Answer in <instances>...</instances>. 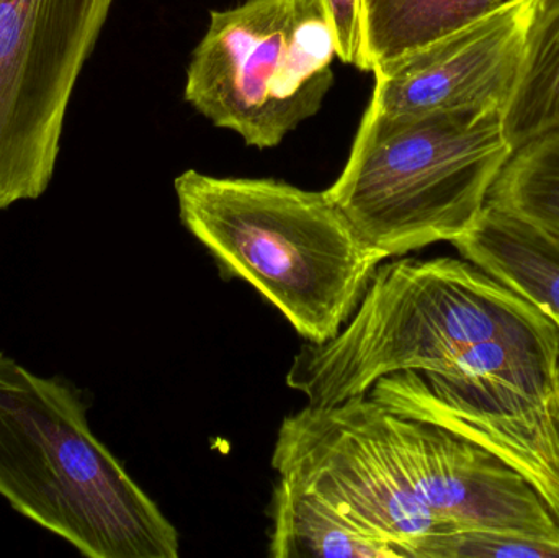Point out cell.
Returning a JSON list of instances; mask_svg holds the SVG:
<instances>
[{"label": "cell", "mask_w": 559, "mask_h": 558, "mask_svg": "<svg viewBox=\"0 0 559 558\" xmlns=\"http://www.w3.org/2000/svg\"><path fill=\"white\" fill-rule=\"evenodd\" d=\"M324 20L342 62L371 72L365 35V0H308Z\"/></svg>", "instance_id": "2e32d148"}, {"label": "cell", "mask_w": 559, "mask_h": 558, "mask_svg": "<svg viewBox=\"0 0 559 558\" xmlns=\"http://www.w3.org/2000/svg\"><path fill=\"white\" fill-rule=\"evenodd\" d=\"M555 389H557V395H558V400H559V370H558V376H557V382H555Z\"/></svg>", "instance_id": "e0dca14e"}, {"label": "cell", "mask_w": 559, "mask_h": 558, "mask_svg": "<svg viewBox=\"0 0 559 558\" xmlns=\"http://www.w3.org/2000/svg\"><path fill=\"white\" fill-rule=\"evenodd\" d=\"M334 412L364 436L404 487L449 531L518 534L559 546V521L521 474L442 426L391 412L368 395Z\"/></svg>", "instance_id": "52a82bcc"}, {"label": "cell", "mask_w": 559, "mask_h": 558, "mask_svg": "<svg viewBox=\"0 0 559 558\" xmlns=\"http://www.w3.org/2000/svg\"><path fill=\"white\" fill-rule=\"evenodd\" d=\"M334 58L308 0H246L210 15L183 97L216 127L269 150L318 114L334 84Z\"/></svg>", "instance_id": "5b68a950"}, {"label": "cell", "mask_w": 559, "mask_h": 558, "mask_svg": "<svg viewBox=\"0 0 559 558\" xmlns=\"http://www.w3.org/2000/svg\"><path fill=\"white\" fill-rule=\"evenodd\" d=\"M502 110L365 111L325 192L381 261L465 235L511 157Z\"/></svg>", "instance_id": "277c9868"}, {"label": "cell", "mask_w": 559, "mask_h": 558, "mask_svg": "<svg viewBox=\"0 0 559 558\" xmlns=\"http://www.w3.org/2000/svg\"><path fill=\"white\" fill-rule=\"evenodd\" d=\"M522 0H365L371 72Z\"/></svg>", "instance_id": "4fadbf2b"}, {"label": "cell", "mask_w": 559, "mask_h": 558, "mask_svg": "<svg viewBox=\"0 0 559 558\" xmlns=\"http://www.w3.org/2000/svg\"><path fill=\"white\" fill-rule=\"evenodd\" d=\"M174 189L183 226L308 343L337 336L383 262L325 190L193 169Z\"/></svg>", "instance_id": "3957f363"}, {"label": "cell", "mask_w": 559, "mask_h": 558, "mask_svg": "<svg viewBox=\"0 0 559 558\" xmlns=\"http://www.w3.org/2000/svg\"><path fill=\"white\" fill-rule=\"evenodd\" d=\"M81 392L0 353V497L91 558H177L179 534L95 438Z\"/></svg>", "instance_id": "7a4b0ae2"}, {"label": "cell", "mask_w": 559, "mask_h": 558, "mask_svg": "<svg viewBox=\"0 0 559 558\" xmlns=\"http://www.w3.org/2000/svg\"><path fill=\"white\" fill-rule=\"evenodd\" d=\"M271 507V557L407 558L403 547L288 478L278 477Z\"/></svg>", "instance_id": "7c38bea8"}, {"label": "cell", "mask_w": 559, "mask_h": 558, "mask_svg": "<svg viewBox=\"0 0 559 558\" xmlns=\"http://www.w3.org/2000/svg\"><path fill=\"white\" fill-rule=\"evenodd\" d=\"M406 370L486 408L544 402L557 382L559 323L462 256L396 259L378 265L337 336L293 357L286 385L324 408Z\"/></svg>", "instance_id": "6da1fadb"}, {"label": "cell", "mask_w": 559, "mask_h": 558, "mask_svg": "<svg viewBox=\"0 0 559 558\" xmlns=\"http://www.w3.org/2000/svg\"><path fill=\"white\" fill-rule=\"evenodd\" d=\"M462 258L537 305L559 323V249L518 216L486 203L452 242Z\"/></svg>", "instance_id": "8fae6325"}, {"label": "cell", "mask_w": 559, "mask_h": 558, "mask_svg": "<svg viewBox=\"0 0 559 558\" xmlns=\"http://www.w3.org/2000/svg\"><path fill=\"white\" fill-rule=\"evenodd\" d=\"M272 465L361 526L419 558L430 537L447 533L404 487L380 452L332 406H306L278 429Z\"/></svg>", "instance_id": "ba28073f"}, {"label": "cell", "mask_w": 559, "mask_h": 558, "mask_svg": "<svg viewBox=\"0 0 559 558\" xmlns=\"http://www.w3.org/2000/svg\"><path fill=\"white\" fill-rule=\"evenodd\" d=\"M115 0H0V212L51 183L66 115Z\"/></svg>", "instance_id": "8992f818"}, {"label": "cell", "mask_w": 559, "mask_h": 558, "mask_svg": "<svg viewBox=\"0 0 559 558\" xmlns=\"http://www.w3.org/2000/svg\"><path fill=\"white\" fill-rule=\"evenodd\" d=\"M419 558H559V546L518 534L459 530L430 537Z\"/></svg>", "instance_id": "9a60e30c"}, {"label": "cell", "mask_w": 559, "mask_h": 558, "mask_svg": "<svg viewBox=\"0 0 559 558\" xmlns=\"http://www.w3.org/2000/svg\"><path fill=\"white\" fill-rule=\"evenodd\" d=\"M559 124V0H531L524 52L504 108L512 151Z\"/></svg>", "instance_id": "5bb4252c"}, {"label": "cell", "mask_w": 559, "mask_h": 558, "mask_svg": "<svg viewBox=\"0 0 559 558\" xmlns=\"http://www.w3.org/2000/svg\"><path fill=\"white\" fill-rule=\"evenodd\" d=\"M531 0H522L374 71L367 110L381 117L504 111L521 69Z\"/></svg>", "instance_id": "9c48e42d"}, {"label": "cell", "mask_w": 559, "mask_h": 558, "mask_svg": "<svg viewBox=\"0 0 559 558\" xmlns=\"http://www.w3.org/2000/svg\"><path fill=\"white\" fill-rule=\"evenodd\" d=\"M371 400L475 442L521 474L559 521V400L515 409L486 408L456 395L443 383L406 370L377 380Z\"/></svg>", "instance_id": "30bf717a"}]
</instances>
